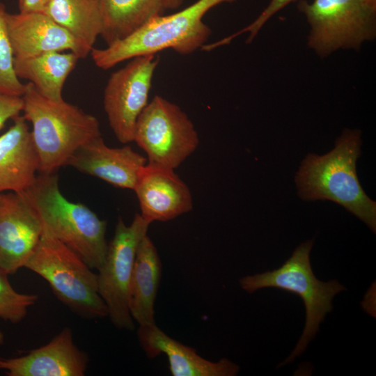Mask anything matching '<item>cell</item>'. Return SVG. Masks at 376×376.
Listing matches in <instances>:
<instances>
[{
    "mask_svg": "<svg viewBox=\"0 0 376 376\" xmlns=\"http://www.w3.org/2000/svg\"><path fill=\"white\" fill-rule=\"evenodd\" d=\"M361 132L345 130L329 152L308 154L295 176L299 195L306 201L335 202L376 230V203L360 185L356 163L361 153Z\"/></svg>",
    "mask_w": 376,
    "mask_h": 376,
    "instance_id": "6da1fadb",
    "label": "cell"
},
{
    "mask_svg": "<svg viewBox=\"0 0 376 376\" xmlns=\"http://www.w3.org/2000/svg\"><path fill=\"white\" fill-rule=\"evenodd\" d=\"M23 117L31 131L40 173H54L67 163L86 143L101 136L98 120L77 106L53 101L40 95L29 82L22 96Z\"/></svg>",
    "mask_w": 376,
    "mask_h": 376,
    "instance_id": "7a4b0ae2",
    "label": "cell"
},
{
    "mask_svg": "<svg viewBox=\"0 0 376 376\" xmlns=\"http://www.w3.org/2000/svg\"><path fill=\"white\" fill-rule=\"evenodd\" d=\"M235 1L198 0L175 13L156 16L123 39L103 49L93 47L92 59L96 66L106 70L125 60L156 54L166 49L189 54L203 47L210 36V29L202 19L205 13L220 3Z\"/></svg>",
    "mask_w": 376,
    "mask_h": 376,
    "instance_id": "3957f363",
    "label": "cell"
},
{
    "mask_svg": "<svg viewBox=\"0 0 376 376\" xmlns=\"http://www.w3.org/2000/svg\"><path fill=\"white\" fill-rule=\"evenodd\" d=\"M24 191L42 225L92 269L98 270L108 249L106 221L84 205L63 196L54 172L40 173Z\"/></svg>",
    "mask_w": 376,
    "mask_h": 376,
    "instance_id": "277c9868",
    "label": "cell"
},
{
    "mask_svg": "<svg viewBox=\"0 0 376 376\" xmlns=\"http://www.w3.org/2000/svg\"><path fill=\"white\" fill-rule=\"evenodd\" d=\"M24 267L43 278L57 299L79 316L92 320L107 317L98 292L97 274L43 225Z\"/></svg>",
    "mask_w": 376,
    "mask_h": 376,
    "instance_id": "5b68a950",
    "label": "cell"
},
{
    "mask_svg": "<svg viewBox=\"0 0 376 376\" xmlns=\"http://www.w3.org/2000/svg\"><path fill=\"white\" fill-rule=\"evenodd\" d=\"M313 240L300 245L279 269L261 274L246 276L240 279L242 288L252 293L265 288H274L297 295L306 308V324L296 347L278 367L300 356L309 342L319 331L320 323L333 308L332 300L338 292L346 288L337 280L322 282L318 280L310 262Z\"/></svg>",
    "mask_w": 376,
    "mask_h": 376,
    "instance_id": "8992f818",
    "label": "cell"
},
{
    "mask_svg": "<svg viewBox=\"0 0 376 376\" xmlns=\"http://www.w3.org/2000/svg\"><path fill=\"white\" fill-rule=\"evenodd\" d=\"M310 26L308 45L321 57L358 50L376 36V8L364 0H305L297 4Z\"/></svg>",
    "mask_w": 376,
    "mask_h": 376,
    "instance_id": "52a82bcc",
    "label": "cell"
},
{
    "mask_svg": "<svg viewBox=\"0 0 376 376\" xmlns=\"http://www.w3.org/2000/svg\"><path fill=\"white\" fill-rule=\"evenodd\" d=\"M148 156V163L175 169L199 145L195 127L177 104L155 96L139 115L134 141Z\"/></svg>",
    "mask_w": 376,
    "mask_h": 376,
    "instance_id": "ba28073f",
    "label": "cell"
},
{
    "mask_svg": "<svg viewBox=\"0 0 376 376\" xmlns=\"http://www.w3.org/2000/svg\"><path fill=\"white\" fill-rule=\"evenodd\" d=\"M150 224L141 214H136L128 226L118 217L104 262L97 270L98 292L107 317L119 329H134L129 308L130 281L138 246Z\"/></svg>",
    "mask_w": 376,
    "mask_h": 376,
    "instance_id": "9c48e42d",
    "label": "cell"
},
{
    "mask_svg": "<svg viewBox=\"0 0 376 376\" xmlns=\"http://www.w3.org/2000/svg\"><path fill=\"white\" fill-rule=\"evenodd\" d=\"M131 59L111 75L104 92V108L109 125L123 143L134 141L136 123L148 103L152 77L159 62L155 54Z\"/></svg>",
    "mask_w": 376,
    "mask_h": 376,
    "instance_id": "30bf717a",
    "label": "cell"
},
{
    "mask_svg": "<svg viewBox=\"0 0 376 376\" xmlns=\"http://www.w3.org/2000/svg\"><path fill=\"white\" fill-rule=\"evenodd\" d=\"M42 230L25 191L0 194V268L8 274L24 267Z\"/></svg>",
    "mask_w": 376,
    "mask_h": 376,
    "instance_id": "8fae6325",
    "label": "cell"
},
{
    "mask_svg": "<svg viewBox=\"0 0 376 376\" xmlns=\"http://www.w3.org/2000/svg\"><path fill=\"white\" fill-rule=\"evenodd\" d=\"M6 24L15 58L70 50L79 58L91 50L43 13H7Z\"/></svg>",
    "mask_w": 376,
    "mask_h": 376,
    "instance_id": "7c38bea8",
    "label": "cell"
},
{
    "mask_svg": "<svg viewBox=\"0 0 376 376\" xmlns=\"http://www.w3.org/2000/svg\"><path fill=\"white\" fill-rule=\"evenodd\" d=\"M133 190L139 202L141 215L150 224L173 219L193 208L188 186L172 169L146 164Z\"/></svg>",
    "mask_w": 376,
    "mask_h": 376,
    "instance_id": "4fadbf2b",
    "label": "cell"
},
{
    "mask_svg": "<svg viewBox=\"0 0 376 376\" xmlns=\"http://www.w3.org/2000/svg\"><path fill=\"white\" fill-rule=\"evenodd\" d=\"M87 354L73 340L70 328H63L48 343L17 357L0 359V370L8 376H83Z\"/></svg>",
    "mask_w": 376,
    "mask_h": 376,
    "instance_id": "5bb4252c",
    "label": "cell"
},
{
    "mask_svg": "<svg viewBox=\"0 0 376 376\" xmlns=\"http://www.w3.org/2000/svg\"><path fill=\"white\" fill-rule=\"evenodd\" d=\"M146 162V158L129 146L108 147L100 136L79 148L67 165L114 186L134 189Z\"/></svg>",
    "mask_w": 376,
    "mask_h": 376,
    "instance_id": "9a60e30c",
    "label": "cell"
},
{
    "mask_svg": "<svg viewBox=\"0 0 376 376\" xmlns=\"http://www.w3.org/2000/svg\"><path fill=\"white\" fill-rule=\"evenodd\" d=\"M137 337L149 359L166 354L173 376H235L240 370L239 366L227 358L217 362L203 358L196 350L170 337L156 324L139 326Z\"/></svg>",
    "mask_w": 376,
    "mask_h": 376,
    "instance_id": "2e32d148",
    "label": "cell"
},
{
    "mask_svg": "<svg viewBox=\"0 0 376 376\" xmlns=\"http://www.w3.org/2000/svg\"><path fill=\"white\" fill-rule=\"evenodd\" d=\"M0 136V194L21 192L29 189L36 178L39 162L31 132L23 116Z\"/></svg>",
    "mask_w": 376,
    "mask_h": 376,
    "instance_id": "e0dca14e",
    "label": "cell"
},
{
    "mask_svg": "<svg viewBox=\"0 0 376 376\" xmlns=\"http://www.w3.org/2000/svg\"><path fill=\"white\" fill-rule=\"evenodd\" d=\"M162 272L156 246L146 235L136 250L130 286V312L139 326L155 324V302Z\"/></svg>",
    "mask_w": 376,
    "mask_h": 376,
    "instance_id": "ac0fdd59",
    "label": "cell"
},
{
    "mask_svg": "<svg viewBox=\"0 0 376 376\" xmlns=\"http://www.w3.org/2000/svg\"><path fill=\"white\" fill-rule=\"evenodd\" d=\"M79 59L71 52H50L26 58H14L13 67L17 77L29 79L43 97L61 101L64 83Z\"/></svg>",
    "mask_w": 376,
    "mask_h": 376,
    "instance_id": "d6986e66",
    "label": "cell"
},
{
    "mask_svg": "<svg viewBox=\"0 0 376 376\" xmlns=\"http://www.w3.org/2000/svg\"><path fill=\"white\" fill-rule=\"evenodd\" d=\"M99 1L103 17L100 36L107 45L126 38L166 10L163 0Z\"/></svg>",
    "mask_w": 376,
    "mask_h": 376,
    "instance_id": "ffe728a7",
    "label": "cell"
},
{
    "mask_svg": "<svg viewBox=\"0 0 376 376\" xmlns=\"http://www.w3.org/2000/svg\"><path fill=\"white\" fill-rule=\"evenodd\" d=\"M42 13L91 51L102 33L103 17L99 0H51Z\"/></svg>",
    "mask_w": 376,
    "mask_h": 376,
    "instance_id": "44dd1931",
    "label": "cell"
},
{
    "mask_svg": "<svg viewBox=\"0 0 376 376\" xmlns=\"http://www.w3.org/2000/svg\"><path fill=\"white\" fill-rule=\"evenodd\" d=\"M5 6L0 2V93L22 97L25 84L19 81L13 67L14 56L9 38Z\"/></svg>",
    "mask_w": 376,
    "mask_h": 376,
    "instance_id": "7402d4cb",
    "label": "cell"
},
{
    "mask_svg": "<svg viewBox=\"0 0 376 376\" xmlns=\"http://www.w3.org/2000/svg\"><path fill=\"white\" fill-rule=\"evenodd\" d=\"M8 275L0 268V318L17 324L26 318L29 308L36 303L38 296L17 292L9 282Z\"/></svg>",
    "mask_w": 376,
    "mask_h": 376,
    "instance_id": "603a6c76",
    "label": "cell"
},
{
    "mask_svg": "<svg viewBox=\"0 0 376 376\" xmlns=\"http://www.w3.org/2000/svg\"><path fill=\"white\" fill-rule=\"evenodd\" d=\"M295 1L297 0H271L269 3L262 11L259 16L250 25L246 26L239 33L244 31L249 32V36L246 41L247 42H251L260 29L273 15L290 3Z\"/></svg>",
    "mask_w": 376,
    "mask_h": 376,
    "instance_id": "cb8c5ba5",
    "label": "cell"
},
{
    "mask_svg": "<svg viewBox=\"0 0 376 376\" xmlns=\"http://www.w3.org/2000/svg\"><path fill=\"white\" fill-rule=\"evenodd\" d=\"M22 97L0 93V130L10 118H15L22 111Z\"/></svg>",
    "mask_w": 376,
    "mask_h": 376,
    "instance_id": "d4e9b609",
    "label": "cell"
},
{
    "mask_svg": "<svg viewBox=\"0 0 376 376\" xmlns=\"http://www.w3.org/2000/svg\"><path fill=\"white\" fill-rule=\"evenodd\" d=\"M51 0H19L20 13H42Z\"/></svg>",
    "mask_w": 376,
    "mask_h": 376,
    "instance_id": "484cf974",
    "label": "cell"
},
{
    "mask_svg": "<svg viewBox=\"0 0 376 376\" xmlns=\"http://www.w3.org/2000/svg\"><path fill=\"white\" fill-rule=\"evenodd\" d=\"M165 9H175L178 8L183 0H163Z\"/></svg>",
    "mask_w": 376,
    "mask_h": 376,
    "instance_id": "4316f807",
    "label": "cell"
},
{
    "mask_svg": "<svg viewBox=\"0 0 376 376\" xmlns=\"http://www.w3.org/2000/svg\"><path fill=\"white\" fill-rule=\"evenodd\" d=\"M369 6L376 8V0H364Z\"/></svg>",
    "mask_w": 376,
    "mask_h": 376,
    "instance_id": "83f0119b",
    "label": "cell"
},
{
    "mask_svg": "<svg viewBox=\"0 0 376 376\" xmlns=\"http://www.w3.org/2000/svg\"><path fill=\"white\" fill-rule=\"evenodd\" d=\"M4 343V335L3 332L0 330V346H1Z\"/></svg>",
    "mask_w": 376,
    "mask_h": 376,
    "instance_id": "f1b7e54d",
    "label": "cell"
}]
</instances>
